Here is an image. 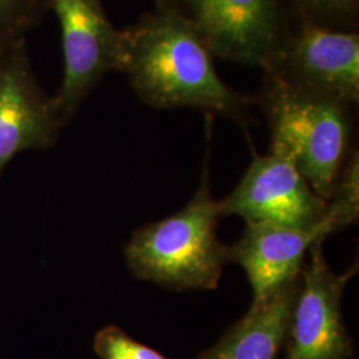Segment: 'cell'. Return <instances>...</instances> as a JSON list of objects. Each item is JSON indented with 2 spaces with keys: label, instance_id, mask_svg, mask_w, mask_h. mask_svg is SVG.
<instances>
[{
  "label": "cell",
  "instance_id": "6da1fadb",
  "mask_svg": "<svg viewBox=\"0 0 359 359\" xmlns=\"http://www.w3.org/2000/svg\"><path fill=\"white\" fill-rule=\"evenodd\" d=\"M120 72L142 103L154 108H196L249 128L256 99L218 76L213 53L172 0L123 29Z\"/></svg>",
  "mask_w": 359,
  "mask_h": 359
},
{
  "label": "cell",
  "instance_id": "7a4b0ae2",
  "mask_svg": "<svg viewBox=\"0 0 359 359\" xmlns=\"http://www.w3.org/2000/svg\"><path fill=\"white\" fill-rule=\"evenodd\" d=\"M255 97L268 120L269 152L289 160L325 201L333 194L351 149V105L264 71Z\"/></svg>",
  "mask_w": 359,
  "mask_h": 359
},
{
  "label": "cell",
  "instance_id": "3957f363",
  "mask_svg": "<svg viewBox=\"0 0 359 359\" xmlns=\"http://www.w3.org/2000/svg\"><path fill=\"white\" fill-rule=\"evenodd\" d=\"M203 179L179 212L133 231L124 255L130 273L170 290H213L231 262L218 237L221 218L209 184V149Z\"/></svg>",
  "mask_w": 359,
  "mask_h": 359
},
{
  "label": "cell",
  "instance_id": "277c9868",
  "mask_svg": "<svg viewBox=\"0 0 359 359\" xmlns=\"http://www.w3.org/2000/svg\"><path fill=\"white\" fill-rule=\"evenodd\" d=\"M63 48V80L53 96L63 124L111 71H120L123 29L114 26L104 0H52Z\"/></svg>",
  "mask_w": 359,
  "mask_h": 359
},
{
  "label": "cell",
  "instance_id": "5b68a950",
  "mask_svg": "<svg viewBox=\"0 0 359 359\" xmlns=\"http://www.w3.org/2000/svg\"><path fill=\"white\" fill-rule=\"evenodd\" d=\"M323 241L311 246L310 261L299 276L283 355L278 359H354V342L342 316V297L348 281L358 273L355 261L345 273L329 266Z\"/></svg>",
  "mask_w": 359,
  "mask_h": 359
},
{
  "label": "cell",
  "instance_id": "8992f818",
  "mask_svg": "<svg viewBox=\"0 0 359 359\" xmlns=\"http://www.w3.org/2000/svg\"><path fill=\"white\" fill-rule=\"evenodd\" d=\"M219 59L269 69L290 32L278 0H172Z\"/></svg>",
  "mask_w": 359,
  "mask_h": 359
},
{
  "label": "cell",
  "instance_id": "52a82bcc",
  "mask_svg": "<svg viewBox=\"0 0 359 359\" xmlns=\"http://www.w3.org/2000/svg\"><path fill=\"white\" fill-rule=\"evenodd\" d=\"M221 217L246 224L309 229L323 222L327 201L317 196L297 168L280 154H256L233 192L217 201Z\"/></svg>",
  "mask_w": 359,
  "mask_h": 359
},
{
  "label": "cell",
  "instance_id": "ba28073f",
  "mask_svg": "<svg viewBox=\"0 0 359 359\" xmlns=\"http://www.w3.org/2000/svg\"><path fill=\"white\" fill-rule=\"evenodd\" d=\"M65 128L53 96L39 83L26 40L0 51V177L29 149H47Z\"/></svg>",
  "mask_w": 359,
  "mask_h": 359
},
{
  "label": "cell",
  "instance_id": "9c48e42d",
  "mask_svg": "<svg viewBox=\"0 0 359 359\" xmlns=\"http://www.w3.org/2000/svg\"><path fill=\"white\" fill-rule=\"evenodd\" d=\"M269 69L354 107L359 100V34L302 23Z\"/></svg>",
  "mask_w": 359,
  "mask_h": 359
},
{
  "label": "cell",
  "instance_id": "30bf717a",
  "mask_svg": "<svg viewBox=\"0 0 359 359\" xmlns=\"http://www.w3.org/2000/svg\"><path fill=\"white\" fill-rule=\"evenodd\" d=\"M332 233L333 224L326 215L322 224L309 229L246 224L241 237L229 245V259L245 270L253 292L252 304L266 301L297 280L311 246Z\"/></svg>",
  "mask_w": 359,
  "mask_h": 359
},
{
  "label": "cell",
  "instance_id": "8fae6325",
  "mask_svg": "<svg viewBox=\"0 0 359 359\" xmlns=\"http://www.w3.org/2000/svg\"><path fill=\"white\" fill-rule=\"evenodd\" d=\"M298 287L299 277L266 301L252 304L244 317L197 359L280 358Z\"/></svg>",
  "mask_w": 359,
  "mask_h": 359
},
{
  "label": "cell",
  "instance_id": "7c38bea8",
  "mask_svg": "<svg viewBox=\"0 0 359 359\" xmlns=\"http://www.w3.org/2000/svg\"><path fill=\"white\" fill-rule=\"evenodd\" d=\"M52 0H0V51L26 40L51 11Z\"/></svg>",
  "mask_w": 359,
  "mask_h": 359
},
{
  "label": "cell",
  "instance_id": "4fadbf2b",
  "mask_svg": "<svg viewBox=\"0 0 359 359\" xmlns=\"http://www.w3.org/2000/svg\"><path fill=\"white\" fill-rule=\"evenodd\" d=\"M359 156L353 151L341 170L327 201L326 216L330 218L335 233L358 222L359 217Z\"/></svg>",
  "mask_w": 359,
  "mask_h": 359
},
{
  "label": "cell",
  "instance_id": "5bb4252c",
  "mask_svg": "<svg viewBox=\"0 0 359 359\" xmlns=\"http://www.w3.org/2000/svg\"><path fill=\"white\" fill-rule=\"evenodd\" d=\"M302 23L347 29L354 25L359 0H292Z\"/></svg>",
  "mask_w": 359,
  "mask_h": 359
},
{
  "label": "cell",
  "instance_id": "9a60e30c",
  "mask_svg": "<svg viewBox=\"0 0 359 359\" xmlns=\"http://www.w3.org/2000/svg\"><path fill=\"white\" fill-rule=\"evenodd\" d=\"M93 351L99 359H168L116 325H108L95 334Z\"/></svg>",
  "mask_w": 359,
  "mask_h": 359
}]
</instances>
